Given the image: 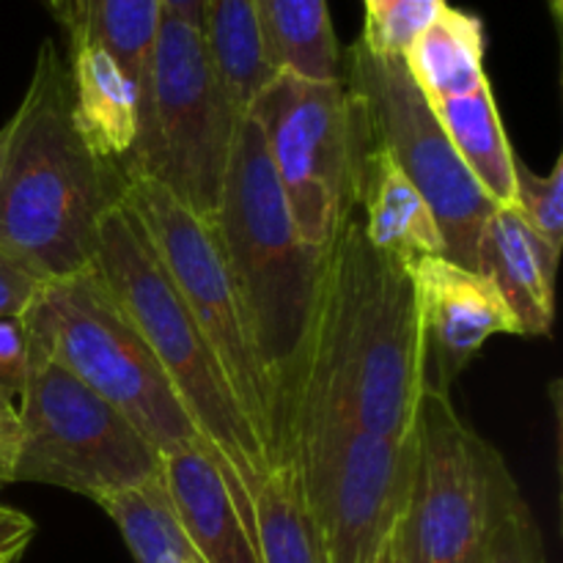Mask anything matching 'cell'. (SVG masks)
Returning <instances> with one entry per match:
<instances>
[{
	"label": "cell",
	"instance_id": "obj_1",
	"mask_svg": "<svg viewBox=\"0 0 563 563\" xmlns=\"http://www.w3.org/2000/svg\"><path fill=\"white\" fill-rule=\"evenodd\" d=\"M423 390L427 350L416 275L377 251L357 212L350 214L324 251L289 390V438L300 423L333 418L407 440Z\"/></svg>",
	"mask_w": 563,
	"mask_h": 563
},
{
	"label": "cell",
	"instance_id": "obj_2",
	"mask_svg": "<svg viewBox=\"0 0 563 563\" xmlns=\"http://www.w3.org/2000/svg\"><path fill=\"white\" fill-rule=\"evenodd\" d=\"M121 192V170L77 135L69 69L47 38L20 108L0 126V247L49 280L82 273Z\"/></svg>",
	"mask_w": 563,
	"mask_h": 563
},
{
	"label": "cell",
	"instance_id": "obj_3",
	"mask_svg": "<svg viewBox=\"0 0 563 563\" xmlns=\"http://www.w3.org/2000/svg\"><path fill=\"white\" fill-rule=\"evenodd\" d=\"M209 223L245 308L258 357L284 401L289 451V390L313 317L328 247L302 242L262 130L247 113L236 126L218 212Z\"/></svg>",
	"mask_w": 563,
	"mask_h": 563
},
{
	"label": "cell",
	"instance_id": "obj_4",
	"mask_svg": "<svg viewBox=\"0 0 563 563\" xmlns=\"http://www.w3.org/2000/svg\"><path fill=\"white\" fill-rule=\"evenodd\" d=\"M93 267L163 366L253 537V489L273 465L231 396L196 319L124 201L113 203L102 218Z\"/></svg>",
	"mask_w": 563,
	"mask_h": 563
},
{
	"label": "cell",
	"instance_id": "obj_5",
	"mask_svg": "<svg viewBox=\"0 0 563 563\" xmlns=\"http://www.w3.org/2000/svg\"><path fill=\"white\" fill-rule=\"evenodd\" d=\"M31 357H53L121 412L159 456L203 438L97 267L47 280L22 317ZM207 445V443H203Z\"/></svg>",
	"mask_w": 563,
	"mask_h": 563
},
{
	"label": "cell",
	"instance_id": "obj_6",
	"mask_svg": "<svg viewBox=\"0 0 563 563\" xmlns=\"http://www.w3.org/2000/svg\"><path fill=\"white\" fill-rule=\"evenodd\" d=\"M242 115L214 75L198 25L163 11L121 176L157 181L212 220Z\"/></svg>",
	"mask_w": 563,
	"mask_h": 563
},
{
	"label": "cell",
	"instance_id": "obj_7",
	"mask_svg": "<svg viewBox=\"0 0 563 563\" xmlns=\"http://www.w3.org/2000/svg\"><path fill=\"white\" fill-rule=\"evenodd\" d=\"M121 201L135 214L187 311L196 319L231 396L267 451L269 465L284 462V401L258 357L245 308L225 267L212 223L187 209L163 185L143 176H126Z\"/></svg>",
	"mask_w": 563,
	"mask_h": 563
},
{
	"label": "cell",
	"instance_id": "obj_8",
	"mask_svg": "<svg viewBox=\"0 0 563 563\" xmlns=\"http://www.w3.org/2000/svg\"><path fill=\"white\" fill-rule=\"evenodd\" d=\"M412 451L405 563H482L500 526L526 506L504 454L432 388L418 405Z\"/></svg>",
	"mask_w": 563,
	"mask_h": 563
},
{
	"label": "cell",
	"instance_id": "obj_9",
	"mask_svg": "<svg viewBox=\"0 0 563 563\" xmlns=\"http://www.w3.org/2000/svg\"><path fill=\"white\" fill-rule=\"evenodd\" d=\"M247 115L258 124L286 207L311 247H328L357 212L366 126L344 80H308L275 71Z\"/></svg>",
	"mask_w": 563,
	"mask_h": 563
},
{
	"label": "cell",
	"instance_id": "obj_10",
	"mask_svg": "<svg viewBox=\"0 0 563 563\" xmlns=\"http://www.w3.org/2000/svg\"><path fill=\"white\" fill-rule=\"evenodd\" d=\"M341 80L361 110L368 141L399 165L432 209L445 258L473 269L478 236L495 203L454 152L405 60L374 53L357 38L341 55Z\"/></svg>",
	"mask_w": 563,
	"mask_h": 563
},
{
	"label": "cell",
	"instance_id": "obj_11",
	"mask_svg": "<svg viewBox=\"0 0 563 563\" xmlns=\"http://www.w3.org/2000/svg\"><path fill=\"white\" fill-rule=\"evenodd\" d=\"M16 396L14 484L69 489L97 504L102 495L163 471L159 451L53 357H31V372Z\"/></svg>",
	"mask_w": 563,
	"mask_h": 563
},
{
	"label": "cell",
	"instance_id": "obj_12",
	"mask_svg": "<svg viewBox=\"0 0 563 563\" xmlns=\"http://www.w3.org/2000/svg\"><path fill=\"white\" fill-rule=\"evenodd\" d=\"M330 563H377L401 522L412 484V434H372L333 418L291 429L289 456Z\"/></svg>",
	"mask_w": 563,
	"mask_h": 563
},
{
	"label": "cell",
	"instance_id": "obj_13",
	"mask_svg": "<svg viewBox=\"0 0 563 563\" xmlns=\"http://www.w3.org/2000/svg\"><path fill=\"white\" fill-rule=\"evenodd\" d=\"M421 302L427 388L449 394L493 335H520L509 306L482 273L445 256L412 267Z\"/></svg>",
	"mask_w": 563,
	"mask_h": 563
},
{
	"label": "cell",
	"instance_id": "obj_14",
	"mask_svg": "<svg viewBox=\"0 0 563 563\" xmlns=\"http://www.w3.org/2000/svg\"><path fill=\"white\" fill-rule=\"evenodd\" d=\"M561 251L542 240L517 207H495L484 223L473 269L482 273L515 317L520 335H548L555 317Z\"/></svg>",
	"mask_w": 563,
	"mask_h": 563
},
{
	"label": "cell",
	"instance_id": "obj_15",
	"mask_svg": "<svg viewBox=\"0 0 563 563\" xmlns=\"http://www.w3.org/2000/svg\"><path fill=\"white\" fill-rule=\"evenodd\" d=\"M66 69L77 135L93 157L121 170L137 137V86L99 44L69 47Z\"/></svg>",
	"mask_w": 563,
	"mask_h": 563
},
{
	"label": "cell",
	"instance_id": "obj_16",
	"mask_svg": "<svg viewBox=\"0 0 563 563\" xmlns=\"http://www.w3.org/2000/svg\"><path fill=\"white\" fill-rule=\"evenodd\" d=\"M357 212L368 242L405 267L412 269L423 258L445 256L443 234L432 209L399 165L372 141L357 181Z\"/></svg>",
	"mask_w": 563,
	"mask_h": 563
},
{
	"label": "cell",
	"instance_id": "obj_17",
	"mask_svg": "<svg viewBox=\"0 0 563 563\" xmlns=\"http://www.w3.org/2000/svg\"><path fill=\"white\" fill-rule=\"evenodd\" d=\"M451 146L495 207H515V163L489 80L465 97L429 102Z\"/></svg>",
	"mask_w": 563,
	"mask_h": 563
},
{
	"label": "cell",
	"instance_id": "obj_18",
	"mask_svg": "<svg viewBox=\"0 0 563 563\" xmlns=\"http://www.w3.org/2000/svg\"><path fill=\"white\" fill-rule=\"evenodd\" d=\"M401 60L429 102L476 91L487 82L482 20L471 11L443 5L432 25L401 55Z\"/></svg>",
	"mask_w": 563,
	"mask_h": 563
},
{
	"label": "cell",
	"instance_id": "obj_19",
	"mask_svg": "<svg viewBox=\"0 0 563 563\" xmlns=\"http://www.w3.org/2000/svg\"><path fill=\"white\" fill-rule=\"evenodd\" d=\"M198 31L220 86L234 108L247 113L258 91L275 77L264 49L256 0H201Z\"/></svg>",
	"mask_w": 563,
	"mask_h": 563
},
{
	"label": "cell",
	"instance_id": "obj_20",
	"mask_svg": "<svg viewBox=\"0 0 563 563\" xmlns=\"http://www.w3.org/2000/svg\"><path fill=\"white\" fill-rule=\"evenodd\" d=\"M253 542L262 563H330L295 462H275L253 489Z\"/></svg>",
	"mask_w": 563,
	"mask_h": 563
},
{
	"label": "cell",
	"instance_id": "obj_21",
	"mask_svg": "<svg viewBox=\"0 0 563 563\" xmlns=\"http://www.w3.org/2000/svg\"><path fill=\"white\" fill-rule=\"evenodd\" d=\"M256 11L275 71L341 80V47L328 0H256Z\"/></svg>",
	"mask_w": 563,
	"mask_h": 563
},
{
	"label": "cell",
	"instance_id": "obj_22",
	"mask_svg": "<svg viewBox=\"0 0 563 563\" xmlns=\"http://www.w3.org/2000/svg\"><path fill=\"white\" fill-rule=\"evenodd\" d=\"M97 506H102L104 515L115 522L135 563H163L170 559L201 563L181 528L163 471L148 476L146 482L102 495Z\"/></svg>",
	"mask_w": 563,
	"mask_h": 563
},
{
	"label": "cell",
	"instance_id": "obj_23",
	"mask_svg": "<svg viewBox=\"0 0 563 563\" xmlns=\"http://www.w3.org/2000/svg\"><path fill=\"white\" fill-rule=\"evenodd\" d=\"M159 14V0H75V31L69 36V47L99 44L108 49L141 93Z\"/></svg>",
	"mask_w": 563,
	"mask_h": 563
},
{
	"label": "cell",
	"instance_id": "obj_24",
	"mask_svg": "<svg viewBox=\"0 0 563 563\" xmlns=\"http://www.w3.org/2000/svg\"><path fill=\"white\" fill-rule=\"evenodd\" d=\"M445 0H363L361 42L379 55H405Z\"/></svg>",
	"mask_w": 563,
	"mask_h": 563
},
{
	"label": "cell",
	"instance_id": "obj_25",
	"mask_svg": "<svg viewBox=\"0 0 563 563\" xmlns=\"http://www.w3.org/2000/svg\"><path fill=\"white\" fill-rule=\"evenodd\" d=\"M515 207L526 223L555 251L563 247V157L544 176L533 174L520 157L515 163Z\"/></svg>",
	"mask_w": 563,
	"mask_h": 563
},
{
	"label": "cell",
	"instance_id": "obj_26",
	"mask_svg": "<svg viewBox=\"0 0 563 563\" xmlns=\"http://www.w3.org/2000/svg\"><path fill=\"white\" fill-rule=\"evenodd\" d=\"M482 563H548L542 531H539L528 504L520 506L500 526Z\"/></svg>",
	"mask_w": 563,
	"mask_h": 563
},
{
	"label": "cell",
	"instance_id": "obj_27",
	"mask_svg": "<svg viewBox=\"0 0 563 563\" xmlns=\"http://www.w3.org/2000/svg\"><path fill=\"white\" fill-rule=\"evenodd\" d=\"M49 278L0 247V319L25 317Z\"/></svg>",
	"mask_w": 563,
	"mask_h": 563
},
{
	"label": "cell",
	"instance_id": "obj_28",
	"mask_svg": "<svg viewBox=\"0 0 563 563\" xmlns=\"http://www.w3.org/2000/svg\"><path fill=\"white\" fill-rule=\"evenodd\" d=\"M31 372V339L22 317L0 319V385L20 394Z\"/></svg>",
	"mask_w": 563,
	"mask_h": 563
},
{
	"label": "cell",
	"instance_id": "obj_29",
	"mask_svg": "<svg viewBox=\"0 0 563 563\" xmlns=\"http://www.w3.org/2000/svg\"><path fill=\"white\" fill-rule=\"evenodd\" d=\"M16 454H20V416L14 394L0 385V489L14 484Z\"/></svg>",
	"mask_w": 563,
	"mask_h": 563
},
{
	"label": "cell",
	"instance_id": "obj_30",
	"mask_svg": "<svg viewBox=\"0 0 563 563\" xmlns=\"http://www.w3.org/2000/svg\"><path fill=\"white\" fill-rule=\"evenodd\" d=\"M36 533V522L0 504V563H16Z\"/></svg>",
	"mask_w": 563,
	"mask_h": 563
},
{
	"label": "cell",
	"instance_id": "obj_31",
	"mask_svg": "<svg viewBox=\"0 0 563 563\" xmlns=\"http://www.w3.org/2000/svg\"><path fill=\"white\" fill-rule=\"evenodd\" d=\"M165 14L181 16V20L198 25L201 22V0H159Z\"/></svg>",
	"mask_w": 563,
	"mask_h": 563
},
{
	"label": "cell",
	"instance_id": "obj_32",
	"mask_svg": "<svg viewBox=\"0 0 563 563\" xmlns=\"http://www.w3.org/2000/svg\"><path fill=\"white\" fill-rule=\"evenodd\" d=\"M42 3L47 5V11L64 27L66 38H69L71 31H75V0H42Z\"/></svg>",
	"mask_w": 563,
	"mask_h": 563
},
{
	"label": "cell",
	"instance_id": "obj_33",
	"mask_svg": "<svg viewBox=\"0 0 563 563\" xmlns=\"http://www.w3.org/2000/svg\"><path fill=\"white\" fill-rule=\"evenodd\" d=\"M377 563H405V550H401V522L385 542L383 553L377 555Z\"/></svg>",
	"mask_w": 563,
	"mask_h": 563
},
{
	"label": "cell",
	"instance_id": "obj_34",
	"mask_svg": "<svg viewBox=\"0 0 563 563\" xmlns=\"http://www.w3.org/2000/svg\"><path fill=\"white\" fill-rule=\"evenodd\" d=\"M548 5H550V14H553V20L561 22V16H563V0H548Z\"/></svg>",
	"mask_w": 563,
	"mask_h": 563
},
{
	"label": "cell",
	"instance_id": "obj_35",
	"mask_svg": "<svg viewBox=\"0 0 563 563\" xmlns=\"http://www.w3.org/2000/svg\"><path fill=\"white\" fill-rule=\"evenodd\" d=\"M163 563H196V561H181V559H170V561H163Z\"/></svg>",
	"mask_w": 563,
	"mask_h": 563
}]
</instances>
